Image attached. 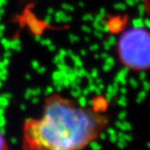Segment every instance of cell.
Segmentation results:
<instances>
[{"instance_id":"cell-1","label":"cell","mask_w":150,"mask_h":150,"mask_svg":"<svg viewBox=\"0 0 150 150\" xmlns=\"http://www.w3.org/2000/svg\"><path fill=\"white\" fill-rule=\"evenodd\" d=\"M108 124V119L74 104L58 95L45 101L40 120H27L24 147L33 149H80L95 140Z\"/></svg>"},{"instance_id":"cell-2","label":"cell","mask_w":150,"mask_h":150,"mask_svg":"<svg viewBox=\"0 0 150 150\" xmlns=\"http://www.w3.org/2000/svg\"><path fill=\"white\" fill-rule=\"evenodd\" d=\"M121 63L135 71L150 70V31L134 27L126 30L117 42Z\"/></svg>"},{"instance_id":"cell-3","label":"cell","mask_w":150,"mask_h":150,"mask_svg":"<svg viewBox=\"0 0 150 150\" xmlns=\"http://www.w3.org/2000/svg\"><path fill=\"white\" fill-rule=\"evenodd\" d=\"M71 60H72V62H73V63H74V66H75V67L81 68V67L82 66V62H81V58H80L78 55H75L74 53H73V54L71 56Z\"/></svg>"},{"instance_id":"cell-4","label":"cell","mask_w":150,"mask_h":150,"mask_svg":"<svg viewBox=\"0 0 150 150\" xmlns=\"http://www.w3.org/2000/svg\"><path fill=\"white\" fill-rule=\"evenodd\" d=\"M71 97H73L75 99L79 98L80 96L81 95V90L80 89L79 85H78V86H76V87L72 88V90L71 91Z\"/></svg>"},{"instance_id":"cell-5","label":"cell","mask_w":150,"mask_h":150,"mask_svg":"<svg viewBox=\"0 0 150 150\" xmlns=\"http://www.w3.org/2000/svg\"><path fill=\"white\" fill-rule=\"evenodd\" d=\"M0 42H1V45L4 46V48L6 50H10L11 49V41L5 38V37H2L0 39Z\"/></svg>"},{"instance_id":"cell-6","label":"cell","mask_w":150,"mask_h":150,"mask_svg":"<svg viewBox=\"0 0 150 150\" xmlns=\"http://www.w3.org/2000/svg\"><path fill=\"white\" fill-rule=\"evenodd\" d=\"M66 14L63 11H57L54 12V16H55V22L56 23H62V19Z\"/></svg>"},{"instance_id":"cell-7","label":"cell","mask_w":150,"mask_h":150,"mask_svg":"<svg viewBox=\"0 0 150 150\" xmlns=\"http://www.w3.org/2000/svg\"><path fill=\"white\" fill-rule=\"evenodd\" d=\"M11 49L12 50H16V51H20L21 50V42H20V40L15 39V40L11 41Z\"/></svg>"},{"instance_id":"cell-8","label":"cell","mask_w":150,"mask_h":150,"mask_svg":"<svg viewBox=\"0 0 150 150\" xmlns=\"http://www.w3.org/2000/svg\"><path fill=\"white\" fill-rule=\"evenodd\" d=\"M9 105V101L7 99H6L5 97H3V96H0V107L3 109H6L7 108Z\"/></svg>"},{"instance_id":"cell-9","label":"cell","mask_w":150,"mask_h":150,"mask_svg":"<svg viewBox=\"0 0 150 150\" xmlns=\"http://www.w3.org/2000/svg\"><path fill=\"white\" fill-rule=\"evenodd\" d=\"M78 104L81 108H85V107L87 106V99L85 98V96H83V97H81L80 96L78 100Z\"/></svg>"},{"instance_id":"cell-10","label":"cell","mask_w":150,"mask_h":150,"mask_svg":"<svg viewBox=\"0 0 150 150\" xmlns=\"http://www.w3.org/2000/svg\"><path fill=\"white\" fill-rule=\"evenodd\" d=\"M62 7L64 9V10H66V11H69V12H73L74 11V7L70 5V4H66V3H63L62 5Z\"/></svg>"},{"instance_id":"cell-11","label":"cell","mask_w":150,"mask_h":150,"mask_svg":"<svg viewBox=\"0 0 150 150\" xmlns=\"http://www.w3.org/2000/svg\"><path fill=\"white\" fill-rule=\"evenodd\" d=\"M53 62H54L55 64L59 63V62H62V63H65V60H64V57L61 56L60 54H57L54 59H53Z\"/></svg>"},{"instance_id":"cell-12","label":"cell","mask_w":150,"mask_h":150,"mask_svg":"<svg viewBox=\"0 0 150 150\" xmlns=\"http://www.w3.org/2000/svg\"><path fill=\"white\" fill-rule=\"evenodd\" d=\"M32 96H33V89H27L25 93V99L30 100Z\"/></svg>"},{"instance_id":"cell-13","label":"cell","mask_w":150,"mask_h":150,"mask_svg":"<svg viewBox=\"0 0 150 150\" xmlns=\"http://www.w3.org/2000/svg\"><path fill=\"white\" fill-rule=\"evenodd\" d=\"M69 39H70L71 44H74V42H77L79 41V37L76 36V35H73V34L69 35Z\"/></svg>"},{"instance_id":"cell-14","label":"cell","mask_w":150,"mask_h":150,"mask_svg":"<svg viewBox=\"0 0 150 150\" xmlns=\"http://www.w3.org/2000/svg\"><path fill=\"white\" fill-rule=\"evenodd\" d=\"M39 42L44 46H48L52 44V40H50V39H41V41Z\"/></svg>"},{"instance_id":"cell-15","label":"cell","mask_w":150,"mask_h":150,"mask_svg":"<svg viewBox=\"0 0 150 150\" xmlns=\"http://www.w3.org/2000/svg\"><path fill=\"white\" fill-rule=\"evenodd\" d=\"M86 71H85L84 69L81 68V69H78L77 71V76L80 77V78H82V77H85V75H86Z\"/></svg>"},{"instance_id":"cell-16","label":"cell","mask_w":150,"mask_h":150,"mask_svg":"<svg viewBox=\"0 0 150 150\" xmlns=\"http://www.w3.org/2000/svg\"><path fill=\"white\" fill-rule=\"evenodd\" d=\"M6 148H7V146H6L5 140H4L2 135L0 134V149H6Z\"/></svg>"},{"instance_id":"cell-17","label":"cell","mask_w":150,"mask_h":150,"mask_svg":"<svg viewBox=\"0 0 150 150\" xmlns=\"http://www.w3.org/2000/svg\"><path fill=\"white\" fill-rule=\"evenodd\" d=\"M70 84H71V81H69L68 78L65 77V78L62 79V86H63V88H69Z\"/></svg>"},{"instance_id":"cell-18","label":"cell","mask_w":150,"mask_h":150,"mask_svg":"<svg viewBox=\"0 0 150 150\" xmlns=\"http://www.w3.org/2000/svg\"><path fill=\"white\" fill-rule=\"evenodd\" d=\"M90 146H91V148H92V149H98V148H100V145L97 143V142H95L94 140L93 141H91V143H90Z\"/></svg>"},{"instance_id":"cell-19","label":"cell","mask_w":150,"mask_h":150,"mask_svg":"<svg viewBox=\"0 0 150 150\" xmlns=\"http://www.w3.org/2000/svg\"><path fill=\"white\" fill-rule=\"evenodd\" d=\"M31 65H32V67H33L35 70H37V68L40 66V63H39V62H38V61H36V60H34L33 62H32Z\"/></svg>"},{"instance_id":"cell-20","label":"cell","mask_w":150,"mask_h":150,"mask_svg":"<svg viewBox=\"0 0 150 150\" xmlns=\"http://www.w3.org/2000/svg\"><path fill=\"white\" fill-rule=\"evenodd\" d=\"M52 16H51V15H48V16H46L45 17L44 22H45V24L50 25V24H51V22H52Z\"/></svg>"},{"instance_id":"cell-21","label":"cell","mask_w":150,"mask_h":150,"mask_svg":"<svg viewBox=\"0 0 150 150\" xmlns=\"http://www.w3.org/2000/svg\"><path fill=\"white\" fill-rule=\"evenodd\" d=\"M31 102L33 103V104H37L39 102V98H38V96H32L31 97Z\"/></svg>"},{"instance_id":"cell-22","label":"cell","mask_w":150,"mask_h":150,"mask_svg":"<svg viewBox=\"0 0 150 150\" xmlns=\"http://www.w3.org/2000/svg\"><path fill=\"white\" fill-rule=\"evenodd\" d=\"M72 20V17L71 16H67L65 15L62 19V23H68V22H71V21Z\"/></svg>"},{"instance_id":"cell-23","label":"cell","mask_w":150,"mask_h":150,"mask_svg":"<svg viewBox=\"0 0 150 150\" xmlns=\"http://www.w3.org/2000/svg\"><path fill=\"white\" fill-rule=\"evenodd\" d=\"M52 92H53V88H52V86H48V87L45 89V95H51Z\"/></svg>"},{"instance_id":"cell-24","label":"cell","mask_w":150,"mask_h":150,"mask_svg":"<svg viewBox=\"0 0 150 150\" xmlns=\"http://www.w3.org/2000/svg\"><path fill=\"white\" fill-rule=\"evenodd\" d=\"M42 93V90L40 88L33 89V96H39Z\"/></svg>"},{"instance_id":"cell-25","label":"cell","mask_w":150,"mask_h":150,"mask_svg":"<svg viewBox=\"0 0 150 150\" xmlns=\"http://www.w3.org/2000/svg\"><path fill=\"white\" fill-rule=\"evenodd\" d=\"M6 123V121L4 115H1L0 116V127H5Z\"/></svg>"},{"instance_id":"cell-26","label":"cell","mask_w":150,"mask_h":150,"mask_svg":"<svg viewBox=\"0 0 150 150\" xmlns=\"http://www.w3.org/2000/svg\"><path fill=\"white\" fill-rule=\"evenodd\" d=\"M36 71H37L38 73H41V74H42V73H45V72L46 71V68L44 67V66H39V67L37 68Z\"/></svg>"},{"instance_id":"cell-27","label":"cell","mask_w":150,"mask_h":150,"mask_svg":"<svg viewBox=\"0 0 150 150\" xmlns=\"http://www.w3.org/2000/svg\"><path fill=\"white\" fill-rule=\"evenodd\" d=\"M58 54H60V55H61V56H62V57L67 56L66 51L64 50V49H60V50H59V53H58Z\"/></svg>"},{"instance_id":"cell-28","label":"cell","mask_w":150,"mask_h":150,"mask_svg":"<svg viewBox=\"0 0 150 150\" xmlns=\"http://www.w3.org/2000/svg\"><path fill=\"white\" fill-rule=\"evenodd\" d=\"M1 96H3V97H5V98L7 99L8 100H11V98H12V94H11V93H8V92H6V93L2 94Z\"/></svg>"},{"instance_id":"cell-29","label":"cell","mask_w":150,"mask_h":150,"mask_svg":"<svg viewBox=\"0 0 150 150\" xmlns=\"http://www.w3.org/2000/svg\"><path fill=\"white\" fill-rule=\"evenodd\" d=\"M4 56L5 57H7V58L11 57L12 56V52L9 51V50H6V52L4 53Z\"/></svg>"},{"instance_id":"cell-30","label":"cell","mask_w":150,"mask_h":150,"mask_svg":"<svg viewBox=\"0 0 150 150\" xmlns=\"http://www.w3.org/2000/svg\"><path fill=\"white\" fill-rule=\"evenodd\" d=\"M82 19H83L84 21H91V20L92 19V16H91V15H85V16H83Z\"/></svg>"},{"instance_id":"cell-31","label":"cell","mask_w":150,"mask_h":150,"mask_svg":"<svg viewBox=\"0 0 150 150\" xmlns=\"http://www.w3.org/2000/svg\"><path fill=\"white\" fill-rule=\"evenodd\" d=\"M48 47V50L50 51V52H54L55 50H56V46L55 45H48L47 46Z\"/></svg>"},{"instance_id":"cell-32","label":"cell","mask_w":150,"mask_h":150,"mask_svg":"<svg viewBox=\"0 0 150 150\" xmlns=\"http://www.w3.org/2000/svg\"><path fill=\"white\" fill-rule=\"evenodd\" d=\"M54 9H53L52 7H49L48 9H47V13H48V15H53V14H54Z\"/></svg>"},{"instance_id":"cell-33","label":"cell","mask_w":150,"mask_h":150,"mask_svg":"<svg viewBox=\"0 0 150 150\" xmlns=\"http://www.w3.org/2000/svg\"><path fill=\"white\" fill-rule=\"evenodd\" d=\"M62 89H63L62 85H57V86H55V90H56L57 92H62Z\"/></svg>"},{"instance_id":"cell-34","label":"cell","mask_w":150,"mask_h":150,"mask_svg":"<svg viewBox=\"0 0 150 150\" xmlns=\"http://www.w3.org/2000/svg\"><path fill=\"white\" fill-rule=\"evenodd\" d=\"M81 29H82V31H84V32H87V33H90V32H91V28H89V27L86 26V25H83V26L81 27Z\"/></svg>"},{"instance_id":"cell-35","label":"cell","mask_w":150,"mask_h":150,"mask_svg":"<svg viewBox=\"0 0 150 150\" xmlns=\"http://www.w3.org/2000/svg\"><path fill=\"white\" fill-rule=\"evenodd\" d=\"M0 134L2 136L6 135V129H5V127H0Z\"/></svg>"},{"instance_id":"cell-36","label":"cell","mask_w":150,"mask_h":150,"mask_svg":"<svg viewBox=\"0 0 150 150\" xmlns=\"http://www.w3.org/2000/svg\"><path fill=\"white\" fill-rule=\"evenodd\" d=\"M10 141H11V143H12L13 145H16V144L18 143L17 139H16V137H11V139H10Z\"/></svg>"},{"instance_id":"cell-37","label":"cell","mask_w":150,"mask_h":150,"mask_svg":"<svg viewBox=\"0 0 150 150\" xmlns=\"http://www.w3.org/2000/svg\"><path fill=\"white\" fill-rule=\"evenodd\" d=\"M6 4H7L6 0H0V7H2L4 6H6Z\"/></svg>"},{"instance_id":"cell-38","label":"cell","mask_w":150,"mask_h":150,"mask_svg":"<svg viewBox=\"0 0 150 150\" xmlns=\"http://www.w3.org/2000/svg\"><path fill=\"white\" fill-rule=\"evenodd\" d=\"M81 93H83V96H86L90 93V90L89 89H85L83 91H81Z\"/></svg>"},{"instance_id":"cell-39","label":"cell","mask_w":150,"mask_h":150,"mask_svg":"<svg viewBox=\"0 0 150 150\" xmlns=\"http://www.w3.org/2000/svg\"><path fill=\"white\" fill-rule=\"evenodd\" d=\"M3 62L5 63V65H6V66H7L10 62H9V59H8L7 57H5V58H4V60H3Z\"/></svg>"},{"instance_id":"cell-40","label":"cell","mask_w":150,"mask_h":150,"mask_svg":"<svg viewBox=\"0 0 150 150\" xmlns=\"http://www.w3.org/2000/svg\"><path fill=\"white\" fill-rule=\"evenodd\" d=\"M41 36H40V35H35V42H39L40 41H41Z\"/></svg>"},{"instance_id":"cell-41","label":"cell","mask_w":150,"mask_h":150,"mask_svg":"<svg viewBox=\"0 0 150 150\" xmlns=\"http://www.w3.org/2000/svg\"><path fill=\"white\" fill-rule=\"evenodd\" d=\"M20 110H26V105L25 104H21L20 105Z\"/></svg>"},{"instance_id":"cell-42","label":"cell","mask_w":150,"mask_h":150,"mask_svg":"<svg viewBox=\"0 0 150 150\" xmlns=\"http://www.w3.org/2000/svg\"><path fill=\"white\" fill-rule=\"evenodd\" d=\"M66 53H67V55H69L70 57L73 54V52L72 51H71V50H68V51H66Z\"/></svg>"},{"instance_id":"cell-43","label":"cell","mask_w":150,"mask_h":150,"mask_svg":"<svg viewBox=\"0 0 150 150\" xmlns=\"http://www.w3.org/2000/svg\"><path fill=\"white\" fill-rule=\"evenodd\" d=\"M6 66L5 65V63L3 62H0V70L1 69H3V68H6Z\"/></svg>"},{"instance_id":"cell-44","label":"cell","mask_w":150,"mask_h":150,"mask_svg":"<svg viewBox=\"0 0 150 150\" xmlns=\"http://www.w3.org/2000/svg\"><path fill=\"white\" fill-rule=\"evenodd\" d=\"M5 9L4 8H2V7H0V16H3L4 14H5Z\"/></svg>"},{"instance_id":"cell-45","label":"cell","mask_w":150,"mask_h":150,"mask_svg":"<svg viewBox=\"0 0 150 150\" xmlns=\"http://www.w3.org/2000/svg\"><path fill=\"white\" fill-rule=\"evenodd\" d=\"M5 29H6V26H5L4 25H0V31H1V32H4Z\"/></svg>"},{"instance_id":"cell-46","label":"cell","mask_w":150,"mask_h":150,"mask_svg":"<svg viewBox=\"0 0 150 150\" xmlns=\"http://www.w3.org/2000/svg\"><path fill=\"white\" fill-rule=\"evenodd\" d=\"M4 113H5V109H3V108H1V107H0V116L4 115Z\"/></svg>"},{"instance_id":"cell-47","label":"cell","mask_w":150,"mask_h":150,"mask_svg":"<svg viewBox=\"0 0 150 150\" xmlns=\"http://www.w3.org/2000/svg\"><path fill=\"white\" fill-rule=\"evenodd\" d=\"M91 75H92L93 77H96V76H97V71H96V70H93V71H92Z\"/></svg>"},{"instance_id":"cell-48","label":"cell","mask_w":150,"mask_h":150,"mask_svg":"<svg viewBox=\"0 0 150 150\" xmlns=\"http://www.w3.org/2000/svg\"><path fill=\"white\" fill-rule=\"evenodd\" d=\"M25 79H26L27 81L31 80V75H30V74H25Z\"/></svg>"},{"instance_id":"cell-49","label":"cell","mask_w":150,"mask_h":150,"mask_svg":"<svg viewBox=\"0 0 150 150\" xmlns=\"http://www.w3.org/2000/svg\"><path fill=\"white\" fill-rule=\"evenodd\" d=\"M81 54L84 56L85 54H86V52H85V51H83V50H81Z\"/></svg>"},{"instance_id":"cell-50","label":"cell","mask_w":150,"mask_h":150,"mask_svg":"<svg viewBox=\"0 0 150 150\" xmlns=\"http://www.w3.org/2000/svg\"><path fill=\"white\" fill-rule=\"evenodd\" d=\"M2 37H4V34H3V32L0 31V39H1Z\"/></svg>"},{"instance_id":"cell-51","label":"cell","mask_w":150,"mask_h":150,"mask_svg":"<svg viewBox=\"0 0 150 150\" xmlns=\"http://www.w3.org/2000/svg\"><path fill=\"white\" fill-rule=\"evenodd\" d=\"M96 48H97V45H93V46H91V50H96Z\"/></svg>"},{"instance_id":"cell-52","label":"cell","mask_w":150,"mask_h":150,"mask_svg":"<svg viewBox=\"0 0 150 150\" xmlns=\"http://www.w3.org/2000/svg\"><path fill=\"white\" fill-rule=\"evenodd\" d=\"M79 5H80V6H81V7L84 6V4H83L82 2H80V3H79Z\"/></svg>"},{"instance_id":"cell-53","label":"cell","mask_w":150,"mask_h":150,"mask_svg":"<svg viewBox=\"0 0 150 150\" xmlns=\"http://www.w3.org/2000/svg\"><path fill=\"white\" fill-rule=\"evenodd\" d=\"M2 84H3V81H0V88L2 87Z\"/></svg>"},{"instance_id":"cell-54","label":"cell","mask_w":150,"mask_h":150,"mask_svg":"<svg viewBox=\"0 0 150 150\" xmlns=\"http://www.w3.org/2000/svg\"><path fill=\"white\" fill-rule=\"evenodd\" d=\"M3 75H5V74H3V73H1V72H0V79H1V77L3 76Z\"/></svg>"},{"instance_id":"cell-55","label":"cell","mask_w":150,"mask_h":150,"mask_svg":"<svg viewBox=\"0 0 150 150\" xmlns=\"http://www.w3.org/2000/svg\"><path fill=\"white\" fill-rule=\"evenodd\" d=\"M0 21H1V16H0Z\"/></svg>"}]
</instances>
